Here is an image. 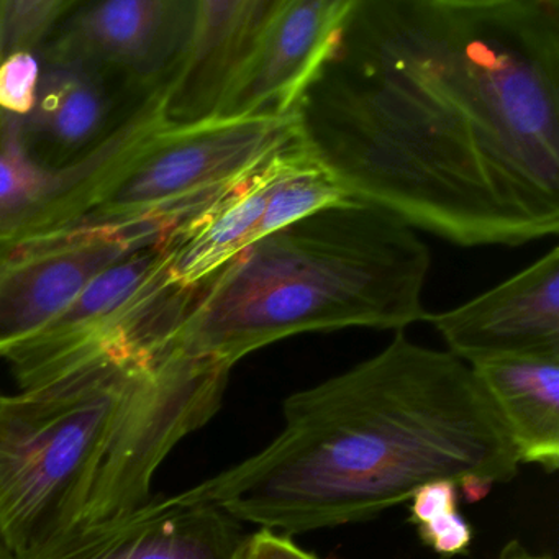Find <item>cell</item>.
I'll list each match as a JSON object with an SVG mask.
<instances>
[{
    "label": "cell",
    "instance_id": "15",
    "mask_svg": "<svg viewBox=\"0 0 559 559\" xmlns=\"http://www.w3.org/2000/svg\"><path fill=\"white\" fill-rule=\"evenodd\" d=\"M306 155L293 146L261 166L240 188L175 231L169 276L182 287H198L258 241L267 192L274 179Z\"/></svg>",
    "mask_w": 559,
    "mask_h": 559
},
{
    "label": "cell",
    "instance_id": "13",
    "mask_svg": "<svg viewBox=\"0 0 559 559\" xmlns=\"http://www.w3.org/2000/svg\"><path fill=\"white\" fill-rule=\"evenodd\" d=\"M280 0H198L181 63L163 94L171 129L217 120Z\"/></svg>",
    "mask_w": 559,
    "mask_h": 559
},
{
    "label": "cell",
    "instance_id": "7",
    "mask_svg": "<svg viewBox=\"0 0 559 559\" xmlns=\"http://www.w3.org/2000/svg\"><path fill=\"white\" fill-rule=\"evenodd\" d=\"M166 90V87H165ZM152 94L103 145L67 166H48L22 145V117L0 110V243L73 230L114 182L171 129L163 94Z\"/></svg>",
    "mask_w": 559,
    "mask_h": 559
},
{
    "label": "cell",
    "instance_id": "8",
    "mask_svg": "<svg viewBox=\"0 0 559 559\" xmlns=\"http://www.w3.org/2000/svg\"><path fill=\"white\" fill-rule=\"evenodd\" d=\"M198 0L80 2L40 51L41 64L84 68L150 96L168 86Z\"/></svg>",
    "mask_w": 559,
    "mask_h": 559
},
{
    "label": "cell",
    "instance_id": "23",
    "mask_svg": "<svg viewBox=\"0 0 559 559\" xmlns=\"http://www.w3.org/2000/svg\"><path fill=\"white\" fill-rule=\"evenodd\" d=\"M0 559H12V556L9 555V551L5 549V546L2 545V542H0Z\"/></svg>",
    "mask_w": 559,
    "mask_h": 559
},
{
    "label": "cell",
    "instance_id": "2",
    "mask_svg": "<svg viewBox=\"0 0 559 559\" xmlns=\"http://www.w3.org/2000/svg\"><path fill=\"white\" fill-rule=\"evenodd\" d=\"M283 415L267 447L186 496L294 538L374 519L433 480H453L477 502L522 464L473 368L402 332L378 355L294 392Z\"/></svg>",
    "mask_w": 559,
    "mask_h": 559
},
{
    "label": "cell",
    "instance_id": "21",
    "mask_svg": "<svg viewBox=\"0 0 559 559\" xmlns=\"http://www.w3.org/2000/svg\"><path fill=\"white\" fill-rule=\"evenodd\" d=\"M238 559H322L316 552L300 548L290 536L270 530L248 533Z\"/></svg>",
    "mask_w": 559,
    "mask_h": 559
},
{
    "label": "cell",
    "instance_id": "18",
    "mask_svg": "<svg viewBox=\"0 0 559 559\" xmlns=\"http://www.w3.org/2000/svg\"><path fill=\"white\" fill-rule=\"evenodd\" d=\"M460 487L453 480L425 484L408 500V522L421 542L441 558L469 552L474 530L457 507Z\"/></svg>",
    "mask_w": 559,
    "mask_h": 559
},
{
    "label": "cell",
    "instance_id": "16",
    "mask_svg": "<svg viewBox=\"0 0 559 559\" xmlns=\"http://www.w3.org/2000/svg\"><path fill=\"white\" fill-rule=\"evenodd\" d=\"M502 417L519 460L559 466V355H522L471 366Z\"/></svg>",
    "mask_w": 559,
    "mask_h": 559
},
{
    "label": "cell",
    "instance_id": "12",
    "mask_svg": "<svg viewBox=\"0 0 559 559\" xmlns=\"http://www.w3.org/2000/svg\"><path fill=\"white\" fill-rule=\"evenodd\" d=\"M352 4L353 0H280L218 119L293 116Z\"/></svg>",
    "mask_w": 559,
    "mask_h": 559
},
{
    "label": "cell",
    "instance_id": "1",
    "mask_svg": "<svg viewBox=\"0 0 559 559\" xmlns=\"http://www.w3.org/2000/svg\"><path fill=\"white\" fill-rule=\"evenodd\" d=\"M294 119L356 201L461 247L559 230V0H353Z\"/></svg>",
    "mask_w": 559,
    "mask_h": 559
},
{
    "label": "cell",
    "instance_id": "19",
    "mask_svg": "<svg viewBox=\"0 0 559 559\" xmlns=\"http://www.w3.org/2000/svg\"><path fill=\"white\" fill-rule=\"evenodd\" d=\"M78 0H0V63L14 55H40Z\"/></svg>",
    "mask_w": 559,
    "mask_h": 559
},
{
    "label": "cell",
    "instance_id": "5",
    "mask_svg": "<svg viewBox=\"0 0 559 559\" xmlns=\"http://www.w3.org/2000/svg\"><path fill=\"white\" fill-rule=\"evenodd\" d=\"M173 234L100 271L45 329L4 356L21 391L107 356L152 358L165 348L195 293L169 276Z\"/></svg>",
    "mask_w": 559,
    "mask_h": 559
},
{
    "label": "cell",
    "instance_id": "9",
    "mask_svg": "<svg viewBox=\"0 0 559 559\" xmlns=\"http://www.w3.org/2000/svg\"><path fill=\"white\" fill-rule=\"evenodd\" d=\"M181 227L155 221L0 243V358L45 329L100 271Z\"/></svg>",
    "mask_w": 559,
    "mask_h": 559
},
{
    "label": "cell",
    "instance_id": "3",
    "mask_svg": "<svg viewBox=\"0 0 559 559\" xmlns=\"http://www.w3.org/2000/svg\"><path fill=\"white\" fill-rule=\"evenodd\" d=\"M431 254L397 215L349 201L281 228L199 284L166 348L234 368L300 333L428 320Z\"/></svg>",
    "mask_w": 559,
    "mask_h": 559
},
{
    "label": "cell",
    "instance_id": "6",
    "mask_svg": "<svg viewBox=\"0 0 559 559\" xmlns=\"http://www.w3.org/2000/svg\"><path fill=\"white\" fill-rule=\"evenodd\" d=\"M299 143L294 114L165 130L73 230L194 221Z\"/></svg>",
    "mask_w": 559,
    "mask_h": 559
},
{
    "label": "cell",
    "instance_id": "14",
    "mask_svg": "<svg viewBox=\"0 0 559 559\" xmlns=\"http://www.w3.org/2000/svg\"><path fill=\"white\" fill-rule=\"evenodd\" d=\"M150 96L84 68L41 64L37 100L21 123L22 145L44 165H71L103 145Z\"/></svg>",
    "mask_w": 559,
    "mask_h": 559
},
{
    "label": "cell",
    "instance_id": "17",
    "mask_svg": "<svg viewBox=\"0 0 559 559\" xmlns=\"http://www.w3.org/2000/svg\"><path fill=\"white\" fill-rule=\"evenodd\" d=\"M349 199L348 192L306 153L271 185L258 240Z\"/></svg>",
    "mask_w": 559,
    "mask_h": 559
},
{
    "label": "cell",
    "instance_id": "20",
    "mask_svg": "<svg viewBox=\"0 0 559 559\" xmlns=\"http://www.w3.org/2000/svg\"><path fill=\"white\" fill-rule=\"evenodd\" d=\"M41 63L37 55H14L0 63V110L27 117L37 100Z\"/></svg>",
    "mask_w": 559,
    "mask_h": 559
},
{
    "label": "cell",
    "instance_id": "22",
    "mask_svg": "<svg viewBox=\"0 0 559 559\" xmlns=\"http://www.w3.org/2000/svg\"><path fill=\"white\" fill-rule=\"evenodd\" d=\"M497 559H552L551 556L545 555H533L530 552L522 543L509 542L506 543L502 549H500L499 556Z\"/></svg>",
    "mask_w": 559,
    "mask_h": 559
},
{
    "label": "cell",
    "instance_id": "10",
    "mask_svg": "<svg viewBox=\"0 0 559 559\" xmlns=\"http://www.w3.org/2000/svg\"><path fill=\"white\" fill-rule=\"evenodd\" d=\"M247 536L224 510L179 492L68 530L14 559H238Z\"/></svg>",
    "mask_w": 559,
    "mask_h": 559
},
{
    "label": "cell",
    "instance_id": "11",
    "mask_svg": "<svg viewBox=\"0 0 559 559\" xmlns=\"http://www.w3.org/2000/svg\"><path fill=\"white\" fill-rule=\"evenodd\" d=\"M448 352L467 365L559 355V248L469 302L428 317Z\"/></svg>",
    "mask_w": 559,
    "mask_h": 559
},
{
    "label": "cell",
    "instance_id": "4",
    "mask_svg": "<svg viewBox=\"0 0 559 559\" xmlns=\"http://www.w3.org/2000/svg\"><path fill=\"white\" fill-rule=\"evenodd\" d=\"M150 359L107 356L38 388L0 392V542L12 559L76 525Z\"/></svg>",
    "mask_w": 559,
    "mask_h": 559
}]
</instances>
